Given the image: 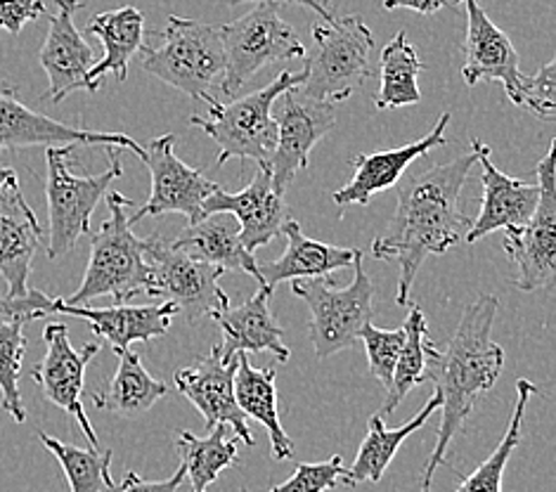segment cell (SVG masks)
I'll return each mask as SVG.
<instances>
[{"label":"cell","mask_w":556,"mask_h":492,"mask_svg":"<svg viewBox=\"0 0 556 492\" xmlns=\"http://www.w3.org/2000/svg\"><path fill=\"white\" fill-rule=\"evenodd\" d=\"M473 164L476 150L471 148L453 162L409 173L399 182V206L389 230L372 242L377 261L399 263V305L409 301L424 261L447 254L467 237L471 220L459 206V194Z\"/></svg>","instance_id":"6da1fadb"},{"label":"cell","mask_w":556,"mask_h":492,"mask_svg":"<svg viewBox=\"0 0 556 492\" xmlns=\"http://www.w3.org/2000/svg\"><path fill=\"white\" fill-rule=\"evenodd\" d=\"M497 311L500 299L493 294H481L469 303L445 353H439L429 365L427 377L435 381V393L441 395V421L433 452L421 476V492L433 490V476L445 462L447 447L465 427L476 401L493 389L505 369V351L493 341Z\"/></svg>","instance_id":"7a4b0ae2"},{"label":"cell","mask_w":556,"mask_h":492,"mask_svg":"<svg viewBox=\"0 0 556 492\" xmlns=\"http://www.w3.org/2000/svg\"><path fill=\"white\" fill-rule=\"evenodd\" d=\"M110 218L90 239V258L81 285L64 301L67 305H88L100 297H112L122 305L150 287V261L144 258L142 239L128 225L126 209L136 204L122 192H108Z\"/></svg>","instance_id":"3957f363"},{"label":"cell","mask_w":556,"mask_h":492,"mask_svg":"<svg viewBox=\"0 0 556 492\" xmlns=\"http://www.w3.org/2000/svg\"><path fill=\"white\" fill-rule=\"evenodd\" d=\"M162 38V46L156 48L142 46V70L182 96L204 100L208 108L218 104L216 92H223L225 76L218 26L170 15Z\"/></svg>","instance_id":"277c9868"},{"label":"cell","mask_w":556,"mask_h":492,"mask_svg":"<svg viewBox=\"0 0 556 492\" xmlns=\"http://www.w3.org/2000/svg\"><path fill=\"white\" fill-rule=\"evenodd\" d=\"M306 81V72H282L266 88L251 96L232 100L230 104H211L208 116H192L190 124L202 128L220 150L218 164L240 159V162H256L268 166L275 142L277 124L273 116V104L282 92L299 88Z\"/></svg>","instance_id":"5b68a950"},{"label":"cell","mask_w":556,"mask_h":492,"mask_svg":"<svg viewBox=\"0 0 556 492\" xmlns=\"http://www.w3.org/2000/svg\"><path fill=\"white\" fill-rule=\"evenodd\" d=\"M372 50L375 36L361 15L313 26V48L303 66L306 81L301 92L334 104L351 98L367 78L375 76Z\"/></svg>","instance_id":"8992f818"},{"label":"cell","mask_w":556,"mask_h":492,"mask_svg":"<svg viewBox=\"0 0 556 492\" xmlns=\"http://www.w3.org/2000/svg\"><path fill=\"white\" fill-rule=\"evenodd\" d=\"M76 148H48L46 150V197H48V256L60 258L76 247L78 239L90 232V216L100 199L110 192L112 180L124 173L122 148H108L110 168L98 176H76L70 159Z\"/></svg>","instance_id":"52a82bcc"},{"label":"cell","mask_w":556,"mask_h":492,"mask_svg":"<svg viewBox=\"0 0 556 492\" xmlns=\"http://www.w3.org/2000/svg\"><path fill=\"white\" fill-rule=\"evenodd\" d=\"M353 282L346 289H334L329 277L296 279L291 294L299 297L311 311L308 337L317 361H327L361 341V331L372 323L375 287L363 268V251H355Z\"/></svg>","instance_id":"ba28073f"},{"label":"cell","mask_w":556,"mask_h":492,"mask_svg":"<svg viewBox=\"0 0 556 492\" xmlns=\"http://www.w3.org/2000/svg\"><path fill=\"white\" fill-rule=\"evenodd\" d=\"M225 50L223 96H232L263 66L306 58L294 26L280 15V3H258L240 20L218 26Z\"/></svg>","instance_id":"9c48e42d"},{"label":"cell","mask_w":556,"mask_h":492,"mask_svg":"<svg viewBox=\"0 0 556 492\" xmlns=\"http://www.w3.org/2000/svg\"><path fill=\"white\" fill-rule=\"evenodd\" d=\"M142 247L150 261V287L144 294L174 303L190 323L202 315L216 320L228 308L230 297L220 289V268L185 254L159 232L142 239Z\"/></svg>","instance_id":"30bf717a"},{"label":"cell","mask_w":556,"mask_h":492,"mask_svg":"<svg viewBox=\"0 0 556 492\" xmlns=\"http://www.w3.org/2000/svg\"><path fill=\"white\" fill-rule=\"evenodd\" d=\"M554 152L556 142L549 144L547 154L540 159L535 176L540 199L531 220L523 228L505 230V251L516 268L514 287L519 291H538L554 279L556 254V185H554Z\"/></svg>","instance_id":"8fae6325"},{"label":"cell","mask_w":556,"mask_h":492,"mask_svg":"<svg viewBox=\"0 0 556 492\" xmlns=\"http://www.w3.org/2000/svg\"><path fill=\"white\" fill-rule=\"evenodd\" d=\"M140 162H144V166L150 168L152 192L148 202L136 209V214L128 218L130 228L148 216L180 214L188 218V225H194L204 218L202 206L220 185L208 180L200 168H192L182 159H178L174 133L154 138L144 148Z\"/></svg>","instance_id":"7c38bea8"},{"label":"cell","mask_w":556,"mask_h":492,"mask_svg":"<svg viewBox=\"0 0 556 492\" xmlns=\"http://www.w3.org/2000/svg\"><path fill=\"white\" fill-rule=\"evenodd\" d=\"M337 104L303 96L301 86L280 96V108L273 114L277 124V142L270 159L273 188L285 190L296 178L299 171L308 168V156L337 124Z\"/></svg>","instance_id":"4fadbf2b"},{"label":"cell","mask_w":556,"mask_h":492,"mask_svg":"<svg viewBox=\"0 0 556 492\" xmlns=\"http://www.w3.org/2000/svg\"><path fill=\"white\" fill-rule=\"evenodd\" d=\"M46 355L38 367L31 369V377L38 383V389L46 395V401L58 405L60 409L70 412L78 421L86 441L92 450H100V441L96 429L90 427L84 409V383H86V367L92 357L98 355L100 343L92 341L76 351L70 341V327L64 323H50L43 329Z\"/></svg>","instance_id":"5bb4252c"},{"label":"cell","mask_w":556,"mask_h":492,"mask_svg":"<svg viewBox=\"0 0 556 492\" xmlns=\"http://www.w3.org/2000/svg\"><path fill=\"white\" fill-rule=\"evenodd\" d=\"M46 144V148H78V144H104V148H128L138 159L144 148L124 133L86 130L55 122L20 102L17 90L0 86V152Z\"/></svg>","instance_id":"9a60e30c"},{"label":"cell","mask_w":556,"mask_h":492,"mask_svg":"<svg viewBox=\"0 0 556 492\" xmlns=\"http://www.w3.org/2000/svg\"><path fill=\"white\" fill-rule=\"evenodd\" d=\"M240 361L225 357L220 345L216 343L206 357L182 367L176 371V389L188 398V401L202 412L208 429L225 424L235 431L237 441H242L247 447L256 445V438L251 436L247 417L235 401V375Z\"/></svg>","instance_id":"2e32d148"},{"label":"cell","mask_w":556,"mask_h":492,"mask_svg":"<svg viewBox=\"0 0 556 492\" xmlns=\"http://www.w3.org/2000/svg\"><path fill=\"white\" fill-rule=\"evenodd\" d=\"M467 12V38H465V64H462V78L467 86L481 81L502 84L509 100L516 104L523 84L519 66V52H516L511 38L488 17L479 0H457Z\"/></svg>","instance_id":"e0dca14e"},{"label":"cell","mask_w":556,"mask_h":492,"mask_svg":"<svg viewBox=\"0 0 556 492\" xmlns=\"http://www.w3.org/2000/svg\"><path fill=\"white\" fill-rule=\"evenodd\" d=\"M211 214L232 216L240 225L244 249L254 254L256 249L270 244L275 237L282 235L285 223L289 220V206L282 194L273 188L270 168L258 166L254 180L244 190L228 192L218 188L211 194L202 206V216L206 218Z\"/></svg>","instance_id":"ac0fdd59"},{"label":"cell","mask_w":556,"mask_h":492,"mask_svg":"<svg viewBox=\"0 0 556 492\" xmlns=\"http://www.w3.org/2000/svg\"><path fill=\"white\" fill-rule=\"evenodd\" d=\"M55 5L58 12L50 15V29L38 55L50 84L46 92L50 104H60L72 92L86 90L88 72L96 66V52L74 24V15L84 8V0H55Z\"/></svg>","instance_id":"d6986e66"},{"label":"cell","mask_w":556,"mask_h":492,"mask_svg":"<svg viewBox=\"0 0 556 492\" xmlns=\"http://www.w3.org/2000/svg\"><path fill=\"white\" fill-rule=\"evenodd\" d=\"M471 148L476 150V164H481L483 204L465 239L469 244H476L493 232L523 228L538 206L540 190L535 182L511 178L505 171H500L490 162V148L481 140L473 138Z\"/></svg>","instance_id":"ffe728a7"},{"label":"cell","mask_w":556,"mask_h":492,"mask_svg":"<svg viewBox=\"0 0 556 492\" xmlns=\"http://www.w3.org/2000/svg\"><path fill=\"white\" fill-rule=\"evenodd\" d=\"M450 114H441L439 124L433 126L431 133H427L421 140L403 144L395 150H377L367 152L353 159V178L351 182L343 185L341 190L332 192V202L339 209L349 206H367L369 199L379 192H387L401 182V178L407 173L419 156L429 154L435 148L445 144V130L450 126Z\"/></svg>","instance_id":"44dd1931"},{"label":"cell","mask_w":556,"mask_h":492,"mask_svg":"<svg viewBox=\"0 0 556 492\" xmlns=\"http://www.w3.org/2000/svg\"><path fill=\"white\" fill-rule=\"evenodd\" d=\"M41 244V223L26 204L20 180H12L0 188V275L8 285V299L29 294L31 263Z\"/></svg>","instance_id":"7402d4cb"},{"label":"cell","mask_w":556,"mask_h":492,"mask_svg":"<svg viewBox=\"0 0 556 492\" xmlns=\"http://www.w3.org/2000/svg\"><path fill=\"white\" fill-rule=\"evenodd\" d=\"M180 311L174 303L162 301L152 305H110V308H90V305H67L64 299H52L50 315L81 317L92 335L112 343L114 353L128 351L130 343L152 341L164 337L174 317Z\"/></svg>","instance_id":"603a6c76"},{"label":"cell","mask_w":556,"mask_h":492,"mask_svg":"<svg viewBox=\"0 0 556 492\" xmlns=\"http://www.w3.org/2000/svg\"><path fill=\"white\" fill-rule=\"evenodd\" d=\"M270 287H258V291L242 305H228L216 323L223 331V341L218 343L225 357H235L237 353H273L277 361H289V349L285 343V331L275 323L270 313Z\"/></svg>","instance_id":"cb8c5ba5"},{"label":"cell","mask_w":556,"mask_h":492,"mask_svg":"<svg viewBox=\"0 0 556 492\" xmlns=\"http://www.w3.org/2000/svg\"><path fill=\"white\" fill-rule=\"evenodd\" d=\"M282 235L287 237L285 254L270 261L266 265H258L263 287H275L280 282H296V279H315V277H329L334 270H343L353 265L355 251L346 247H334L317 242L303 235L301 225L296 220H287Z\"/></svg>","instance_id":"d4e9b609"},{"label":"cell","mask_w":556,"mask_h":492,"mask_svg":"<svg viewBox=\"0 0 556 492\" xmlns=\"http://www.w3.org/2000/svg\"><path fill=\"white\" fill-rule=\"evenodd\" d=\"M174 244L182 249L185 254L214 265V268H220L223 273L237 270L256 277L258 287H263L256 256L244 249L240 225L228 214H211L200 223L188 225L180 237L174 239Z\"/></svg>","instance_id":"484cf974"},{"label":"cell","mask_w":556,"mask_h":492,"mask_svg":"<svg viewBox=\"0 0 556 492\" xmlns=\"http://www.w3.org/2000/svg\"><path fill=\"white\" fill-rule=\"evenodd\" d=\"M88 34L98 36L104 48V58L96 62V66L88 72L86 90L96 92L100 90L104 76L114 74L118 84L128 78V64L134 60L138 50H142L144 38V15L138 8H122L112 12H102V15L92 17L88 24Z\"/></svg>","instance_id":"4316f807"},{"label":"cell","mask_w":556,"mask_h":492,"mask_svg":"<svg viewBox=\"0 0 556 492\" xmlns=\"http://www.w3.org/2000/svg\"><path fill=\"white\" fill-rule=\"evenodd\" d=\"M235 375V401L244 417L256 419L268 429L273 459L285 462L294 455V443L285 433L280 412H277V371L273 367L256 369L249 363L247 353H237Z\"/></svg>","instance_id":"83f0119b"},{"label":"cell","mask_w":556,"mask_h":492,"mask_svg":"<svg viewBox=\"0 0 556 492\" xmlns=\"http://www.w3.org/2000/svg\"><path fill=\"white\" fill-rule=\"evenodd\" d=\"M439 409H441V395L433 391L429 403L424 405V409L417 412L413 421L403 424V427H399V429L383 427L379 415L369 419V431L365 436V441H363L361 450H357L353 467L346 469V485L355 488L361 483H379L381 476L387 474V469L391 467L393 457L399 455V447L417 429H421L424 424L429 421V417H433Z\"/></svg>","instance_id":"f1b7e54d"},{"label":"cell","mask_w":556,"mask_h":492,"mask_svg":"<svg viewBox=\"0 0 556 492\" xmlns=\"http://www.w3.org/2000/svg\"><path fill=\"white\" fill-rule=\"evenodd\" d=\"M166 393V383L154 379L144 369L140 355L128 349L118 353V367L108 391L92 393V403H96L98 409L112 412V415L140 417L162 401Z\"/></svg>","instance_id":"f546056e"},{"label":"cell","mask_w":556,"mask_h":492,"mask_svg":"<svg viewBox=\"0 0 556 492\" xmlns=\"http://www.w3.org/2000/svg\"><path fill=\"white\" fill-rule=\"evenodd\" d=\"M405 329V345L399 355V363H395L391 383L387 389V401H383L381 409L377 412L379 417L391 415V412L403 403V398L421 383L429 375V365L439 357V349H435L431 337H429V323L427 315L421 313L419 305L409 308L407 320L403 325Z\"/></svg>","instance_id":"4dcf8cb0"},{"label":"cell","mask_w":556,"mask_h":492,"mask_svg":"<svg viewBox=\"0 0 556 492\" xmlns=\"http://www.w3.org/2000/svg\"><path fill=\"white\" fill-rule=\"evenodd\" d=\"M178 450L182 455L185 476L190 478L192 492H208L220 471L240 464L237 438L230 436V427L218 424L206 438L190 431H178Z\"/></svg>","instance_id":"1f68e13d"},{"label":"cell","mask_w":556,"mask_h":492,"mask_svg":"<svg viewBox=\"0 0 556 492\" xmlns=\"http://www.w3.org/2000/svg\"><path fill=\"white\" fill-rule=\"evenodd\" d=\"M421 72L424 62L419 60L417 50L407 41V34L399 31L393 36V41L381 50V88L375 98V108L379 112H389L409 108V104H419L421 92L417 78Z\"/></svg>","instance_id":"d6a6232c"},{"label":"cell","mask_w":556,"mask_h":492,"mask_svg":"<svg viewBox=\"0 0 556 492\" xmlns=\"http://www.w3.org/2000/svg\"><path fill=\"white\" fill-rule=\"evenodd\" d=\"M38 436H41V443L60 462L72 492H112L116 488L112 478V450L76 447L46 433Z\"/></svg>","instance_id":"836d02e7"},{"label":"cell","mask_w":556,"mask_h":492,"mask_svg":"<svg viewBox=\"0 0 556 492\" xmlns=\"http://www.w3.org/2000/svg\"><path fill=\"white\" fill-rule=\"evenodd\" d=\"M535 393L538 389L528 379L516 381V403H514V412H511L505 438H502L493 455H490L479 469L469 474L465 481L459 483L457 492H502V481H505L509 457L521 443V427H523L528 401H531Z\"/></svg>","instance_id":"e575fe53"},{"label":"cell","mask_w":556,"mask_h":492,"mask_svg":"<svg viewBox=\"0 0 556 492\" xmlns=\"http://www.w3.org/2000/svg\"><path fill=\"white\" fill-rule=\"evenodd\" d=\"M24 325L26 323L17 320V317L0 315V398H3V409L17 424L26 419L20 395V375L26 353Z\"/></svg>","instance_id":"d590c367"},{"label":"cell","mask_w":556,"mask_h":492,"mask_svg":"<svg viewBox=\"0 0 556 492\" xmlns=\"http://www.w3.org/2000/svg\"><path fill=\"white\" fill-rule=\"evenodd\" d=\"M405 329H379L372 323H367L361 331V341L365 343L367 353V365L372 377L389 389L395 363H399V355L405 345Z\"/></svg>","instance_id":"8d00e7d4"},{"label":"cell","mask_w":556,"mask_h":492,"mask_svg":"<svg viewBox=\"0 0 556 492\" xmlns=\"http://www.w3.org/2000/svg\"><path fill=\"white\" fill-rule=\"evenodd\" d=\"M339 485H346V469L339 455L327 462H301L296 464L294 474H291L285 483L270 488L268 492H329Z\"/></svg>","instance_id":"74e56055"},{"label":"cell","mask_w":556,"mask_h":492,"mask_svg":"<svg viewBox=\"0 0 556 492\" xmlns=\"http://www.w3.org/2000/svg\"><path fill=\"white\" fill-rule=\"evenodd\" d=\"M519 108H528L538 118L552 122L556 116V60L540 66V72L533 76H523Z\"/></svg>","instance_id":"f35d334b"},{"label":"cell","mask_w":556,"mask_h":492,"mask_svg":"<svg viewBox=\"0 0 556 492\" xmlns=\"http://www.w3.org/2000/svg\"><path fill=\"white\" fill-rule=\"evenodd\" d=\"M48 15L43 0H0V29L20 36L24 24Z\"/></svg>","instance_id":"ab89813d"},{"label":"cell","mask_w":556,"mask_h":492,"mask_svg":"<svg viewBox=\"0 0 556 492\" xmlns=\"http://www.w3.org/2000/svg\"><path fill=\"white\" fill-rule=\"evenodd\" d=\"M185 478H188V476H185L182 464L174 476L166 478V481H144V478H140V474L128 471L126 478H124V483L114 488L112 492H178Z\"/></svg>","instance_id":"60d3db41"},{"label":"cell","mask_w":556,"mask_h":492,"mask_svg":"<svg viewBox=\"0 0 556 492\" xmlns=\"http://www.w3.org/2000/svg\"><path fill=\"white\" fill-rule=\"evenodd\" d=\"M225 3H228V5H242V3H256V5L258 3H296V5H303V8L317 12V15H320L327 24H332L337 20L332 8H329V0H225Z\"/></svg>","instance_id":"b9f144b4"},{"label":"cell","mask_w":556,"mask_h":492,"mask_svg":"<svg viewBox=\"0 0 556 492\" xmlns=\"http://www.w3.org/2000/svg\"><path fill=\"white\" fill-rule=\"evenodd\" d=\"M447 0H383V8L387 10H415L419 15H435V12L443 10Z\"/></svg>","instance_id":"7bdbcfd3"},{"label":"cell","mask_w":556,"mask_h":492,"mask_svg":"<svg viewBox=\"0 0 556 492\" xmlns=\"http://www.w3.org/2000/svg\"><path fill=\"white\" fill-rule=\"evenodd\" d=\"M12 180H17V173H15V168H10V166H0V188H5L8 182H12Z\"/></svg>","instance_id":"ee69618b"}]
</instances>
